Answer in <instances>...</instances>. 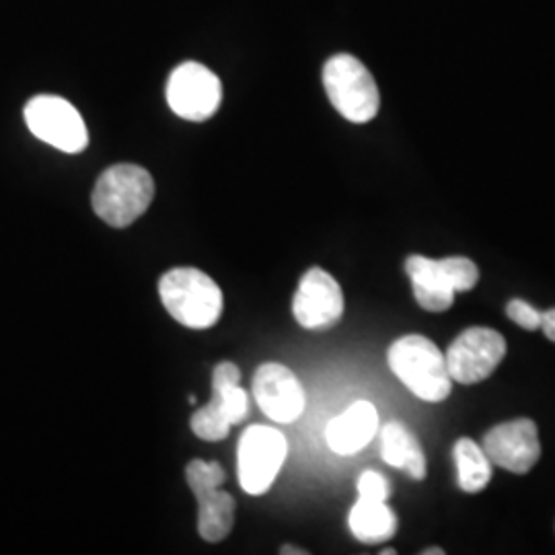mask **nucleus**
Instances as JSON below:
<instances>
[{"mask_svg": "<svg viewBox=\"0 0 555 555\" xmlns=\"http://www.w3.org/2000/svg\"><path fill=\"white\" fill-rule=\"evenodd\" d=\"M405 272L412 280L417 305L424 311L444 313L453 307L456 291L444 272L442 259L410 256L405 261Z\"/></svg>", "mask_w": 555, "mask_h": 555, "instance_id": "4468645a", "label": "nucleus"}, {"mask_svg": "<svg viewBox=\"0 0 555 555\" xmlns=\"http://www.w3.org/2000/svg\"><path fill=\"white\" fill-rule=\"evenodd\" d=\"M444 554V552H442V550H440V547H433V550H424V552H422V555H442Z\"/></svg>", "mask_w": 555, "mask_h": 555, "instance_id": "5701e85b", "label": "nucleus"}, {"mask_svg": "<svg viewBox=\"0 0 555 555\" xmlns=\"http://www.w3.org/2000/svg\"><path fill=\"white\" fill-rule=\"evenodd\" d=\"M348 525L352 535L357 537L360 543L366 545H378L397 533V516L387 502L377 500H364L358 498L357 504L352 506Z\"/></svg>", "mask_w": 555, "mask_h": 555, "instance_id": "dca6fc26", "label": "nucleus"}, {"mask_svg": "<svg viewBox=\"0 0 555 555\" xmlns=\"http://www.w3.org/2000/svg\"><path fill=\"white\" fill-rule=\"evenodd\" d=\"M288 455V442L284 435L270 426H249L237 447V476L241 488L251 494H266Z\"/></svg>", "mask_w": 555, "mask_h": 555, "instance_id": "39448f33", "label": "nucleus"}, {"mask_svg": "<svg viewBox=\"0 0 555 555\" xmlns=\"http://www.w3.org/2000/svg\"><path fill=\"white\" fill-rule=\"evenodd\" d=\"M323 85L337 114L354 124L375 119L380 105L378 87L369 68L350 54H336L323 66Z\"/></svg>", "mask_w": 555, "mask_h": 555, "instance_id": "20e7f679", "label": "nucleus"}, {"mask_svg": "<svg viewBox=\"0 0 555 555\" xmlns=\"http://www.w3.org/2000/svg\"><path fill=\"white\" fill-rule=\"evenodd\" d=\"M459 488L467 494H477L488 488L492 479V461L472 438H459L453 449Z\"/></svg>", "mask_w": 555, "mask_h": 555, "instance_id": "f3484780", "label": "nucleus"}, {"mask_svg": "<svg viewBox=\"0 0 555 555\" xmlns=\"http://www.w3.org/2000/svg\"><path fill=\"white\" fill-rule=\"evenodd\" d=\"M155 198L151 173L130 163H119L101 173L91 204L95 215L114 229H126L139 220Z\"/></svg>", "mask_w": 555, "mask_h": 555, "instance_id": "f03ea898", "label": "nucleus"}, {"mask_svg": "<svg viewBox=\"0 0 555 555\" xmlns=\"http://www.w3.org/2000/svg\"><path fill=\"white\" fill-rule=\"evenodd\" d=\"M25 121L36 139L62 153L77 155L89 144V132L79 109L56 95H38L25 105Z\"/></svg>", "mask_w": 555, "mask_h": 555, "instance_id": "0eeeda50", "label": "nucleus"}, {"mask_svg": "<svg viewBox=\"0 0 555 555\" xmlns=\"http://www.w3.org/2000/svg\"><path fill=\"white\" fill-rule=\"evenodd\" d=\"M192 430L196 437L208 442H217L222 438L229 437L231 433V422L224 416L222 408L215 399H210V403H206L204 408H199L192 416Z\"/></svg>", "mask_w": 555, "mask_h": 555, "instance_id": "a211bd4d", "label": "nucleus"}, {"mask_svg": "<svg viewBox=\"0 0 555 555\" xmlns=\"http://www.w3.org/2000/svg\"><path fill=\"white\" fill-rule=\"evenodd\" d=\"M380 456L387 465L405 472L416 481L424 479L428 474L426 455L417 438L401 422H389L380 430Z\"/></svg>", "mask_w": 555, "mask_h": 555, "instance_id": "2eb2a0df", "label": "nucleus"}, {"mask_svg": "<svg viewBox=\"0 0 555 555\" xmlns=\"http://www.w3.org/2000/svg\"><path fill=\"white\" fill-rule=\"evenodd\" d=\"M506 357V339L490 327H469L444 352L453 383L476 385L494 375Z\"/></svg>", "mask_w": 555, "mask_h": 555, "instance_id": "6e6552de", "label": "nucleus"}, {"mask_svg": "<svg viewBox=\"0 0 555 555\" xmlns=\"http://www.w3.org/2000/svg\"><path fill=\"white\" fill-rule=\"evenodd\" d=\"M167 103L179 118L206 121L219 112L222 82L199 62H183L167 80Z\"/></svg>", "mask_w": 555, "mask_h": 555, "instance_id": "1a4fd4ad", "label": "nucleus"}, {"mask_svg": "<svg viewBox=\"0 0 555 555\" xmlns=\"http://www.w3.org/2000/svg\"><path fill=\"white\" fill-rule=\"evenodd\" d=\"M159 295L167 313L190 330L217 325L224 300L219 284L196 268H173L159 280Z\"/></svg>", "mask_w": 555, "mask_h": 555, "instance_id": "7ed1b4c3", "label": "nucleus"}, {"mask_svg": "<svg viewBox=\"0 0 555 555\" xmlns=\"http://www.w3.org/2000/svg\"><path fill=\"white\" fill-rule=\"evenodd\" d=\"M293 315L300 327L311 332H323L337 325L344 315V293L336 278L323 268L305 272L293 298Z\"/></svg>", "mask_w": 555, "mask_h": 555, "instance_id": "9d476101", "label": "nucleus"}, {"mask_svg": "<svg viewBox=\"0 0 555 555\" xmlns=\"http://www.w3.org/2000/svg\"><path fill=\"white\" fill-rule=\"evenodd\" d=\"M190 490L198 500V531L204 541L219 543L227 539L235 525V498L220 490L224 483V469L219 463L192 461L185 467Z\"/></svg>", "mask_w": 555, "mask_h": 555, "instance_id": "423d86ee", "label": "nucleus"}, {"mask_svg": "<svg viewBox=\"0 0 555 555\" xmlns=\"http://www.w3.org/2000/svg\"><path fill=\"white\" fill-rule=\"evenodd\" d=\"M259 410L278 424H291L302 416L307 396L297 375L278 362L261 364L251 383Z\"/></svg>", "mask_w": 555, "mask_h": 555, "instance_id": "f8f14e48", "label": "nucleus"}, {"mask_svg": "<svg viewBox=\"0 0 555 555\" xmlns=\"http://www.w3.org/2000/svg\"><path fill=\"white\" fill-rule=\"evenodd\" d=\"M378 430L377 408L371 401H357L325 428V440L337 455L362 451Z\"/></svg>", "mask_w": 555, "mask_h": 555, "instance_id": "ddd939ff", "label": "nucleus"}, {"mask_svg": "<svg viewBox=\"0 0 555 555\" xmlns=\"http://www.w3.org/2000/svg\"><path fill=\"white\" fill-rule=\"evenodd\" d=\"M280 554L282 555H307V550H298L295 545H284L282 550H280Z\"/></svg>", "mask_w": 555, "mask_h": 555, "instance_id": "4be33fe9", "label": "nucleus"}, {"mask_svg": "<svg viewBox=\"0 0 555 555\" xmlns=\"http://www.w3.org/2000/svg\"><path fill=\"white\" fill-rule=\"evenodd\" d=\"M506 315L516 323L518 327L527 330V332H537L541 330V313L537 311L533 305H529L527 300L515 298L506 305Z\"/></svg>", "mask_w": 555, "mask_h": 555, "instance_id": "aec40b11", "label": "nucleus"}, {"mask_svg": "<svg viewBox=\"0 0 555 555\" xmlns=\"http://www.w3.org/2000/svg\"><path fill=\"white\" fill-rule=\"evenodd\" d=\"M541 330L545 336L555 341V309L541 313Z\"/></svg>", "mask_w": 555, "mask_h": 555, "instance_id": "412c9836", "label": "nucleus"}, {"mask_svg": "<svg viewBox=\"0 0 555 555\" xmlns=\"http://www.w3.org/2000/svg\"><path fill=\"white\" fill-rule=\"evenodd\" d=\"M358 498L364 500H377V502H387V498L391 494V486L389 479L378 474V472H364L362 476L358 477L357 481Z\"/></svg>", "mask_w": 555, "mask_h": 555, "instance_id": "6ab92c4d", "label": "nucleus"}, {"mask_svg": "<svg viewBox=\"0 0 555 555\" xmlns=\"http://www.w3.org/2000/svg\"><path fill=\"white\" fill-rule=\"evenodd\" d=\"M389 369L417 399L440 403L451 396L453 378L447 369L444 352L420 334L399 337L387 352Z\"/></svg>", "mask_w": 555, "mask_h": 555, "instance_id": "f257e3e1", "label": "nucleus"}, {"mask_svg": "<svg viewBox=\"0 0 555 555\" xmlns=\"http://www.w3.org/2000/svg\"><path fill=\"white\" fill-rule=\"evenodd\" d=\"M481 449L498 465L516 476L529 474L541 456V442L537 424L529 417L498 424L486 433Z\"/></svg>", "mask_w": 555, "mask_h": 555, "instance_id": "9b49d317", "label": "nucleus"}]
</instances>
